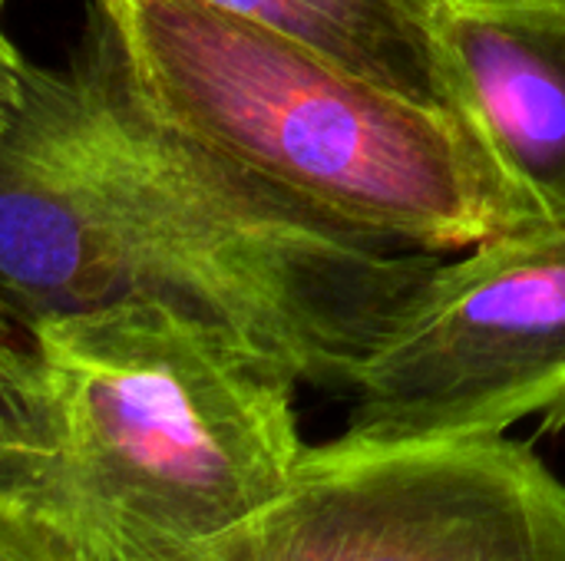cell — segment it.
Here are the masks:
<instances>
[{"label":"cell","instance_id":"5b68a950","mask_svg":"<svg viewBox=\"0 0 565 561\" xmlns=\"http://www.w3.org/2000/svg\"><path fill=\"white\" fill-rule=\"evenodd\" d=\"M156 561H565V483L533 446H308L242 526Z\"/></svg>","mask_w":565,"mask_h":561},{"label":"cell","instance_id":"6da1fadb","mask_svg":"<svg viewBox=\"0 0 565 561\" xmlns=\"http://www.w3.org/2000/svg\"><path fill=\"white\" fill-rule=\"evenodd\" d=\"M444 255L285 198L159 122L86 46L0 56V301L7 324L162 301L225 324L301 384L351 393Z\"/></svg>","mask_w":565,"mask_h":561},{"label":"cell","instance_id":"3957f363","mask_svg":"<svg viewBox=\"0 0 565 561\" xmlns=\"http://www.w3.org/2000/svg\"><path fill=\"white\" fill-rule=\"evenodd\" d=\"M146 112L361 235L460 255L536 228L463 122L202 0H93Z\"/></svg>","mask_w":565,"mask_h":561},{"label":"cell","instance_id":"8992f818","mask_svg":"<svg viewBox=\"0 0 565 561\" xmlns=\"http://www.w3.org/2000/svg\"><path fill=\"white\" fill-rule=\"evenodd\" d=\"M434 40L454 116L536 228L565 225V0H444Z\"/></svg>","mask_w":565,"mask_h":561},{"label":"cell","instance_id":"ba28073f","mask_svg":"<svg viewBox=\"0 0 565 561\" xmlns=\"http://www.w3.org/2000/svg\"><path fill=\"white\" fill-rule=\"evenodd\" d=\"M0 561H83L53 532L20 516L0 513Z\"/></svg>","mask_w":565,"mask_h":561},{"label":"cell","instance_id":"7a4b0ae2","mask_svg":"<svg viewBox=\"0 0 565 561\" xmlns=\"http://www.w3.org/2000/svg\"><path fill=\"white\" fill-rule=\"evenodd\" d=\"M0 354V513L83 561L209 542L298 476V377L162 301L36 317Z\"/></svg>","mask_w":565,"mask_h":561},{"label":"cell","instance_id":"277c9868","mask_svg":"<svg viewBox=\"0 0 565 561\" xmlns=\"http://www.w3.org/2000/svg\"><path fill=\"white\" fill-rule=\"evenodd\" d=\"M344 446L565 430V225L480 241L417 284L367 357Z\"/></svg>","mask_w":565,"mask_h":561},{"label":"cell","instance_id":"52a82bcc","mask_svg":"<svg viewBox=\"0 0 565 561\" xmlns=\"http://www.w3.org/2000/svg\"><path fill=\"white\" fill-rule=\"evenodd\" d=\"M454 116L434 40L444 0H202Z\"/></svg>","mask_w":565,"mask_h":561}]
</instances>
